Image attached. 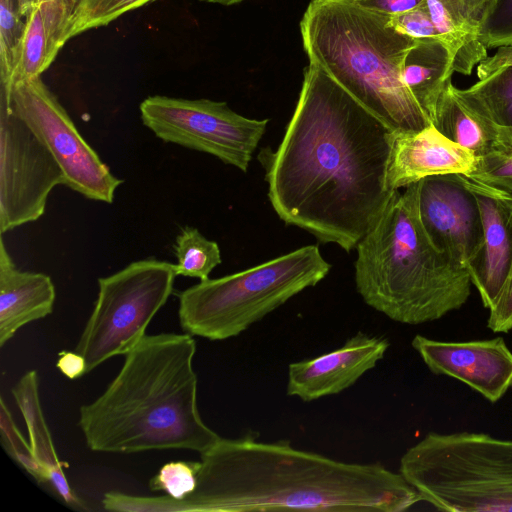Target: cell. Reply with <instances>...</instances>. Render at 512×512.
I'll list each match as a JSON object with an SVG mask.
<instances>
[{
    "label": "cell",
    "instance_id": "cell-22",
    "mask_svg": "<svg viewBox=\"0 0 512 512\" xmlns=\"http://www.w3.org/2000/svg\"><path fill=\"white\" fill-rule=\"evenodd\" d=\"M459 100L494 128H512V66L501 68L466 89L454 86Z\"/></svg>",
    "mask_w": 512,
    "mask_h": 512
},
{
    "label": "cell",
    "instance_id": "cell-2",
    "mask_svg": "<svg viewBox=\"0 0 512 512\" xmlns=\"http://www.w3.org/2000/svg\"><path fill=\"white\" fill-rule=\"evenodd\" d=\"M422 501L400 472L347 463L288 441L221 438L201 453L196 488L182 500L135 496L136 512H402Z\"/></svg>",
    "mask_w": 512,
    "mask_h": 512
},
{
    "label": "cell",
    "instance_id": "cell-17",
    "mask_svg": "<svg viewBox=\"0 0 512 512\" xmlns=\"http://www.w3.org/2000/svg\"><path fill=\"white\" fill-rule=\"evenodd\" d=\"M56 298L51 278L43 273L18 269L0 241V346L24 325L53 311Z\"/></svg>",
    "mask_w": 512,
    "mask_h": 512
},
{
    "label": "cell",
    "instance_id": "cell-3",
    "mask_svg": "<svg viewBox=\"0 0 512 512\" xmlns=\"http://www.w3.org/2000/svg\"><path fill=\"white\" fill-rule=\"evenodd\" d=\"M196 341L189 333L145 335L126 353L119 373L78 425L95 452L188 449L200 454L220 436L202 420L193 369Z\"/></svg>",
    "mask_w": 512,
    "mask_h": 512
},
{
    "label": "cell",
    "instance_id": "cell-29",
    "mask_svg": "<svg viewBox=\"0 0 512 512\" xmlns=\"http://www.w3.org/2000/svg\"><path fill=\"white\" fill-rule=\"evenodd\" d=\"M488 48L512 45V0H496L480 34Z\"/></svg>",
    "mask_w": 512,
    "mask_h": 512
},
{
    "label": "cell",
    "instance_id": "cell-5",
    "mask_svg": "<svg viewBox=\"0 0 512 512\" xmlns=\"http://www.w3.org/2000/svg\"><path fill=\"white\" fill-rule=\"evenodd\" d=\"M389 17L352 0H311L300 22L303 48L310 63L392 131L422 130L431 122L401 75L415 39L394 30Z\"/></svg>",
    "mask_w": 512,
    "mask_h": 512
},
{
    "label": "cell",
    "instance_id": "cell-35",
    "mask_svg": "<svg viewBox=\"0 0 512 512\" xmlns=\"http://www.w3.org/2000/svg\"><path fill=\"white\" fill-rule=\"evenodd\" d=\"M512 66V45L501 46L492 56H487L477 65V76L479 79L505 67Z\"/></svg>",
    "mask_w": 512,
    "mask_h": 512
},
{
    "label": "cell",
    "instance_id": "cell-24",
    "mask_svg": "<svg viewBox=\"0 0 512 512\" xmlns=\"http://www.w3.org/2000/svg\"><path fill=\"white\" fill-rule=\"evenodd\" d=\"M176 275L209 278L212 270L221 263V253L215 241L207 239L198 229L186 226L181 229L174 244Z\"/></svg>",
    "mask_w": 512,
    "mask_h": 512
},
{
    "label": "cell",
    "instance_id": "cell-8",
    "mask_svg": "<svg viewBox=\"0 0 512 512\" xmlns=\"http://www.w3.org/2000/svg\"><path fill=\"white\" fill-rule=\"evenodd\" d=\"M176 276L174 264L148 258L98 279L97 299L75 347L87 372L140 342L170 297Z\"/></svg>",
    "mask_w": 512,
    "mask_h": 512
},
{
    "label": "cell",
    "instance_id": "cell-1",
    "mask_svg": "<svg viewBox=\"0 0 512 512\" xmlns=\"http://www.w3.org/2000/svg\"><path fill=\"white\" fill-rule=\"evenodd\" d=\"M392 132L309 62L281 143L259 154L278 217L346 252L356 248L393 192L385 183Z\"/></svg>",
    "mask_w": 512,
    "mask_h": 512
},
{
    "label": "cell",
    "instance_id": "cell-16",
    "mask_svg": "<svg viewBox=\"0 0 512 512\" xmlns=\"http://www.w3.org/2000/svg\"><path fill=\"white\" fill-rule=\"evenodd\" d=\"M473 193L482 219L481 248L468 271L483 306L496 302L512 265V195L459 174Z\"/></svg>",
    "mask_w": 512,
    "mask_h": 512
},
{
    "label": "cell",
    "instance_id": "cell-39",
    "mask_svg": "<svg viewBox=\"0 0 512 512\" xmlns=\"http://www.w3.org/2000/svg\"><path fill=\"white\" fill-rule=\"evenodd\" d=\"M208 3L220 4L225 6L235 5L244 0H200Z\"/></svg>",
    "mask_w": 512,
    "mask_h": 512
},
{
    "label": "cell",
    "instance_id": "cell-9",
    "mask_svg": "<svg viewBox=\"0 0 512 512\" xmlns=\"http://www.w3.org/2000/svg\"><path fill=\"white\" fill-rule=\"evenodd\" d=\"M142 123L164 142L208 153L246 172L268 119H251L226 102L149 96L140 106Z\"/></svg>",
    "mask_w": 512,
    "mask_h": 512
},
{
    "label": "cell",
    "instance_id": "cell-15",
    "mask_svg": "<svg viewBox=\"0 0 512 512\" xmlns=\"http://www.w3.org/2000/svg\"><path fill=\"white\" fill-rule=\"evenodd\" d=\"M478 158L442 135L433 124L418 131H393L385 183L399 190L432 176L471 175Z\"/></svg>",
    "mask_w": 512,
    "mask_h": 512
},
{
    "label": "cell",
    "instance_id": "cell-6",
    "mask_svg": "<svg viewBox=\"0 0 512 512\" xmlns=\"http://www.w3.org/2000/svg\"><path fill=\"white\" fill-rule=\"evenodd\" d=\"M399 472L438 510L512 511V440L430 432L402 455Z\"/></svg>",
    "mask_w": 512,
    "mask_h": 512
},
{
    "label": "cell",
    "instance_id": "cell-21",
    "mask_svg": "<svg viewBox=\"0 0 512 512\" xmlns=\"http://www.w3.org/2000/svg\"><path fill=\"white\" fill-rule=\"evenodd\" d=\"M432 124L442 135L477 158L491 148L497 137V128L479 118L459 100L451 80L440 96Z\"/></svg>",
    "mask_w": 512,
    "mask_h": 512
},
{
    "label": "cell",
    "instance_id": "cell-26",
    "mask_svg": "<svg viewBox=\"0 0 512 512\" xmlns=\"http://www.w3.org/2000/svg\"><path fill=\"white\" fill-rule=\"evenodd\" d=\"M26 19L18 0H0L1 88L8 91L17 65Z\"/></svg>",
    "mask_w": 512,
    "mask_h": 512
},
{
    "label": "cell",
    "instance_id": "cell-23",
    "mask_svg": "<svg viewBox=\"0 0 512 512\" xmlns=\"http://www.w3.org/2000/svg\"><path fill=\"white\" fill-rule=\"evenodd\" d=\"M52 62L43 13L40 6H37L26 17L18 61L10 88L8 91L3 88L1 90L9 94L15 83L41 76Z\"/></svg>",
    "mask_w": 512,
    "mask_h": 512
},
{
    "label": "cell",
    "instance_id": "cell-30",
    "mask_svg": "<svg viewBox=\"0 0 512 512\" xmlns=\"http://www.w3.org/2000/svg\"><path fill=\"white\" fill-rule=\"evenodd\" d=\"M388 24L397 32L415 40L441 39L432 22L426 3L412 10L390 16Z\"/></svg>",
    "mask_w": 512,
    "mask_h": 512
},
{
    "label": "cell",
    "instance_id": "cell-7",
    "mask_svg": "<svg viewBox=\"0 0 512 512\" xmlns=\"http://www.w3.org/2000/svg\"><path fill=\"white\" fill-rule=\"evenodd\" d=\"M331 269L318 245H307L246 270L200 281L177 296L182 329L211 341L238 336Z\"/></svg>",
    "mask_w": 512,
    "mask_h": 512
},
{
    "label": "cell",
    "instance_id": "cell-36",
    "mask_svg": "<svg viewBox=\"0 0 512 512\" xmlns=\"http://www.w3.org/2000/svg\"><path fill=\"white\" fill-rule=\"evenodd\" d=\"M56 366L69 379H77L87 373L84 357L75 350L61 351Z\"/></svg>",
    "mask_w": 512,
    "mask_h": 512
},
{
    "label": "cell",
    "instance_id": "cell-28",
    "mask_svg": "<svg viewBox=\"0 0 512 512\" xmlns=\"http://www.w3.org/2000/svg\"><path fill=\"white\" fill-rule=\"evenodd\" d=\"M200 461H173L166 463L150 479L152 491H164L176 500H182L192 493L197 484Z\"/></svg>",
    "mask_w": 512,
    "mask_h": 512
},
{
    "label": "cell",
    "instance_id": "cell-12",
    "mask_svg": "<svg viewBox=\"0 0 512 512\" xmlns=\"http://www.w3.org/2000/svg\"><path fill=\"white\" fill-rule=\"evenodd\" d=\"M418 210L432 243L468 270L481 248L483 228L477 201L459 174L420 180Z\"/></svg>",
    "mask_w": 512,
    "mask_h": 512
},
{
    "label": "cell",
    "instance_id": "cell-18",
    "mask_svg": "<svg viewBox=\"0 0 512 512\" xmlns=\"http://www.w3.org/2000/svg\"><path fill=\"white\" fill-rule=\"evenodd\" d=\"M496 0H426L441 40L450 49L454 72L470 75L487 55L481 30Z\"/></svg>",
    "mask_w": 512,
    "mask_h": 512
},
{
    "label": "cell",
    "instance_id": "cell-32",
    "mask_svg": "<svg viewBox=\"0 0 512 512\" xmlns=\"http://www.w3.org/2000/svg\"><path fill=\"white\" fill-rule=\"evenodd\" d=\"M487 327L495 333H507L512 330V265L501 293L489 309Z\"/></svg>",
    "mask_w": 512,
    "mask_h": 512
},
{
    "label": "cell",
    "instance_id": "cell-13",
    "mask_svg": "<svg viewBox=\"0 0 512 512\" xmlns=\"http://www.w3.org/2000/svg\"><path fill=\"white\" fill-rule=\"evenodd\" d=\"M411 345L432 373L463 382L491 403L512 388V351L502 337L454 342L418 334Z\"/></svg>",
    "mask_w": 512,
    "mask_h": 512
},
{
    "label": "cell",
    "instance_id": "cell-31",
    "mask_svg": "<svg viewBox=\"0 0 512 512\" xmlns=\"http://www.w3.org/2000/svg\"><path fill=\"white\" fill-rule=\"evenodd\" d=\"M48 38L51 60L65 45L66 20L61 0H39Z\"/></svg>",
    "mask_w": 512,
    "mask_h": 512
},
{
    "label": "cell",
    "instance_id": "cell-20",
    "mask_svg": "<svg viewBox=\"0 0 512 512\" xmlns=\"http://www.w3.org/2000/svg\"><path fill=\"white\" fill-rule=\"evenodd\" d=\"M12 395L26 422L29 444L33 454L48 472L50 482L58 496L71 507H81L83 502L71 489L59 460L39 398V381L35 370L25 373L12 388Z\"/></svg>",
    "mask_w": 512,
    "mask_h": 512
},
{
    "label": "cell",
    "instance_id": "cell-37",
    "mask_svg": "<svg viewBox=\"0 0 512 512\" xmlns=\"http://www.w3.org/2000/svg\"><path fill=\"white\" fill-rule=\"evenodd\" d=\"M61 2H62L64 16H65V20H66L65 41L67 42L66 34L68 31V28L70 26L72 19L74 18L75 14L77 12L82 0H61Z\"/></svg>",
    "mask_w": 512,
    "mask_h": 512
},
{
    "label": "cell",
    "instance_id": "cell-11",
    "mask_svg": "<svg viewBox=\"0 0 512 512\" xmlns=\"http://www.w3.org/2000/svg\"><path fill=\"white\" fill-rule=\"evenodd\" d=\"M64 173L51 152L0 92V232L38 220Z\"/></svg>",
    "mask_w": 512,
    "mask_h": 512
},
{
    "label": "cell",
    "instance_id": "cell-25",
    "mask_svg": "<svg viewBox=\"0 0 512 512\" xmlns=\"http://www.w3.org/2000/svg\"><path fill=\"white\" fill-rule=\"evenodd\" d=\"M466 177L512 195V128H498L495 142Z\"/></svg>",
    "mask_w": 512,
    "mask_h": 512
},
{
    "label": "cell",
    "instance_id": "cell-38",
    "mask_svg": "<svg viewBox=\"0 0 512 512\" xmlns=\"http://www.w3.org/2000/svg\"><path fill=\"white\" fill-rule=\"evenodd\" d=\"M18 1H19L20 12L25 19L35 7L40 6L39 0H18Z\"/></svg>",
    "mask_w": 512,
    "mask_h": 512
},
{
    "label": "cell",
    "instance_id": "cell-10",
    "mask_svg": "<svg viewBox=\"0 0 512 512\" xmlns=\"http://www.w3.org/2000/svg\"><path fill=\"white\" fill-rule=\"evenodd\" d=\"M0 92L58 162L65 186L94 201H114L116 189L123 180L113 175L81 136L41 76L15 83L9 94L1 89Z\"/></svg>",
    "mask_w": 512,
    "mask_h": 512
},
{
    "label": "cell",
    "instance_id": "cell-34",
    "mask_svg": "<svg viewBox=\"0 0 512 512\" xmlns=\"http://www.w3.org/2000/svg\"><path fill=\"white\" fill-rule=\"evenodd\" d=\"M356 5L385 16H394L426 3V0H352Z\"/></svg>",
    "mask_w": 512,
    "mask_h": 512
},
{
    "label": "cell",
    "instance_id": "cell-19",
    "mask_svg": "<svg viewBox=\"0 0 512 512\" xmlns=\"http://www.w3.org/2000/svg\"><path fill=\"white\" fill-rule=\"evenodd\" d=\"M453 55L436 38L417 39L402 63V81L428 120L433 122L440 96L454 72Z\"/></svg>",
    "mask_w": 512,
    "mask_h": 512
},
{
    "label": "cell",
    "instance_id": "cell-27",
    "mask_svg": "<svg viewBox=\"0 0 512 512\" xmlns=\"http://www.w3.org/2000/svg\"><path fill=\"white\" fill-rule=\"evenodd\" d=\"M156 0H82L66 34V40L107 26L124 14Z\"/></svg>",
    "mask_w": 512,
    "mask_h": 512
},
{
    "label": "cell",
    "instance_id": "cell-4",
    "mask_svg": "<svg viewBox=\"0 0 512 512\" xmlns=\"http://www.w3.org/2000/svg\"><path fill=\"white\" fill-rule=\"evenodd\" d=\"M394 190L382 214L356 246V289L393 321L418 325L460 309L471 277L427 235L418 210L419 181Z\"/></svg>",
    "mask_w": 512,
    "mask_h": 512
},
{
    "label": "cell",
    "instance_id": "cell-33",
    "mask_svg": "<svg viewBox=\"0 0 512 512\" xmlns=\"http://www.w3.org/2000/svg\"><path fill=\"white\" fill-rule=\"evenodd\" d=\"M0 437L1 445L7 454L30 447L17 428L3 398L0 399Z\"/></svg>",
    "mask_w": 512,
    "mask_h": 512
},
{
    "label": "cell",
    "instance_id": "cell-14",
    "mask_svg": "<svg viewBox=\"0 0 512 512\" xmlns=\"http://www.w3.org/2000/svg\"><path fill=\"white\" fill-rule=\"evenodd\" d=\"M386 337L358 332L340 348L288 366L286 393L304 402L343 392L383 359Z\"/></svg>",
    "mask_w": 512,
    "mask_h": 512
}]
</instances>
